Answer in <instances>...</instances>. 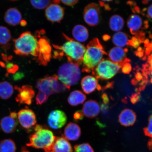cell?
<instances>
[{
  "label": "cell",
  "mask_w": 152,
  "mask_h": 152,
  "mask_svg": "<svg viewBox=\"0 0 152 152\" xmlns=\"http://www.w3.org/2000/svg\"><path fill=\"white\" fill-rule=\"evenodd\" d=\"M136 120L135 113L132 110L129 109L123 110L119 116V123L124 126H132L135 123Z\"/></svg>",
  "instance_id": "19"
},
{
  "label": "cell",
  "mask_w": 152,
  "mask_h": 152,
  "mask_svg": "<svg viewBox=\"0 0 152 152\" xmlns=\"http://www.w3.org/2000/svg\"><path fill=\"white\" fill-rule=\"evenodd\" d=\"M18 117L21 125L26 130L35 126L37 124V121L35 113L28 107L19 111Z\"/></svg>",
  "instance_id": "10"
},
{
  "label": "cell",
  "mask_w": 152,
  "mask_h": 152,
  "mask_svg": "<svg viewBox=\"0 0 152 152\" xmlns=\"http://www.w3.org/2000/svg\"><path fill=\"white\" fill-rule=\"evenodd\" d=\"M0 125L4 132L7 134H11L16 131L17 122L16 119L13 118L9 116L3 118L1 120Z\"/></svg>",
  "instance_id": "21"
},
{
  "label": "cell",
  "mask_w": 152,
  "mask_h": 152,
  "mask_svg": "<svg viewBox=\"0 0 152 152\" xmlns=\"http://www.w3.org/2000/svg\"><path fill=\"white\" fill-rule=\"evenodd\" d=\"M35 132L29 137V142L26 145L37 149H43L46 152L52 147L56 137L50 130L40 125L34 128Z\"/></svg>",
  "instance_id": "4"
},
{
  "label": "cell",
  "mask_w": 152,
  "mask_h": 152,
  "mask_svg": "<svg viewBox=\"0 0 152 152\" xmlns=\"http://www.w3.org/2000/svg\"><path fill=\"white\" fill-rule=\"evenodd\" d=\"M57 75L59 80L69 90L71 87L77 84L80 79V70L79 66L68 62L60 66Z\"/></svg>",
  "instance_id": "5"
},
{
  "label": "cell",
  "mask_w": 152,
  "mask_h": 152,
  "mask_svg": "<svg viewBox=\"0 0 152 152\" xmlns=\"http://www.w3.org/2000/svg\"><path fill=\"white\" fill-rule=\"evenodd\" d=\"M16 146L11 139H5L0 142V152H16Z\"/></svg>",
  "instance_id": "28"
},
{
  "label": "cell",
  "mask_w": 152,
  "mask_h": 152,
  "mask_svg": "<svg viewBox=\"0 0 152 152\" xmlns=\"http://www.w3.org/2000/svg\"><path fill=\"white\" fill-rule=\"evenodd\" d=\"M40 32L34 35L30 31L22 33L18 38L13 39L14 52L19 56L34 57L39 63L40 58Z\"/></svg>",
  "instance_id": "1"
},
{
  "label": "cell",
  "mask_w": 152,
  "mask_h": 152,
  "mask_svg": "<svg viewBox=\"0 0 152 152\" xmlns=\"http://www.w3.org/2000/svg\"><path fill=\"white\" fill-rule=\"evenodd\" d=\"M75 152H94V149L88 143H83L76 145L74 147Z\"/></svg>",
  "instance_id": "30"
},
{
  "label": "cell",
  "mask_w": 152,
  "mask_h": 152,
  "mask_svg": "<svg viewBox=\"0 0 152 152\" xmlns=\"http://www.w3.org/2000/svg\"><path fill=\"white\" fill-rule=\"evenodd\" d=\"M124 25V20L122 17L119 15H114L110 19V27L114 31H120Z\"/></svg>",
  "instance_id": "26"
},
{
  "label": "cell",
  "mask_w": 152,
  "mask_h": 152,
  "mask_svg": "<svg viewBox=\"0 0 152 152\" xmlns=\"http://www.w3.org/2000/svg\"><path fill=\"white\" fill-rule=\"evenodd\" d=\"M126 52V51L122 48L114 47L111 49L109 53L110 60L122 67L128 60L127 58Z\"/></svg>",
  "instance_id": "13"
},
{
  "label": "cell",
  "mask_w": 152,
  "mask_h": 152,
  "mask_svg": "<svg viewBox=\"0 0 152 152\" xmlns=\"http://www.w3.org/2000/svg\"><path fill=\"white\" fill-rule=\"evenodd\" d=\"M100 10L97 4L91 3L85 7L83 17L85 21L88 25H97L100 20Z\"/></svg>",
  "instance_id": "8"
},
{
  "label": "cell",
  "mask_w": 152,
  "mask_h": 152,
  "mask_svg": "<svg viewBox=\"0 0 152 152\" xmlns=\"http://www.w3.org/2000/svg\"><path fill=\"white\" fill-rule=\"evenodd\" d=\"M151 70H152V58H151Z\"/></svg>",
  "instance_id": "41"
},
{
  "label": "cell",
  "mask_w": 152,
  "mask_h": 152,
  "mask_svg": "<svg viewBox=\"0 0 152 152\" xmlns=\"http://www.w3.org/2000/svg\"><path fill=\"white\" fill-rule=\"evenodd\" d=\"M49 96L41 91L38 92L36 97V103L37 104H41L45 103L48 99Z\"/></svg>",
  "instance_id": "31"
},
{
  "label": "cell",
  "mask_w": 152,
  "mask_h": 152,
  "mask_svg": "<svg viewBox=\"0 0 152 152\" xmlns=\"http://www.w3.org/2000/svg\"><path fill=\"white\" fill-rule=\"evenodd\" d=\"M142 19L139 15H131L127 21V26L132 33L139 30L142 26Z\"/></svg>",
  "instance_id": "24"
},
{
  "label": "cell",
  "mask_w": 152,
  "mask_h": 152,
  "mask_svg": "<svg viewBox=\"0 0 152 152\" xmlns=\"http://www.w3.org/2000/svg\"><path fill=\"white\" fill-rule=\"evenodd\" d=\"M21 25L22 26H25L26 24V22L25 20H22L21 21L20 23Z\"/></svg>",
  "instance_id": "39"
},
{
  "label": "cell",
  "mask_w": 152,
  "mask_h": 152,
  "mask_svg": "<svg viewBox=\"0 0 152 152\" xmlns=\"http://www.w3.org/2000/svg\"><path fill=\"white\" fill-rule=\"evenodd\" d=\"M113 41L116 47H124L130 43L128 37L126 34L123 32H118L113 36Z\"/></svg>",
  "instance_id": "27"
},
{
  "label": "cell",
  "mask_w": 152,
  "mask_h": 152,
  "mask_svg": "<svg viewBox=\"0 0 152 152\" xmlns=\"http://www.w3.org/2000/svg\"><path fill=\"white\" fill-rule=\"evenodd\" d=\"M81 86L83 91L87 94H91L100 87L96 77L91 75H87L83 78Z\"/></svg>",
  "instance_id": "18"
},
{
  "label": "cell",
  "mask_w": 152,
  "mask_h": 152,
  "mask_svg": "<svg viewBox=\"0 0 152 152\" xmlns=\"http://www.w3.org/2000/svg\"><path fill=\"white\" fill-rule=\"evenodd\" d=\"M66 41L62 45H53L56 50L54 52V58H60L65 56L68 62L80 66L82 64L86 47L80 43L64 35Z\"/></svg>",
  "instance_id": "2"
},
{
  "label": "cell",
  "mask_w": 152,
  "mask_h": 152,
  "mask_svg": "<svg viewBox=\"0 0 152 152\" xmlns=\"http://www.w3.org/2000/svg\"><path fill=\"white\" fill-rule=\"evenodd\" d=\"M7 73H15L18 69V65L9 63L7 65Z\"/></svg>",
  "instance_id": "33"
},
{
  "label": "cell",
  "mask_w": 152,
  "mask_h": 152,
  "mask_svg": "<svg viewBox=\"0 0 152 152\" xmlns=\"http://www.w3.org/2000/svg\"><path fill=\"white\" fill-rule=\"evenodd\" d=\"M60 2L59 1H54L45 9V16L49 21L59 23L63 18L64 9L59 5Z\"/></svg>",
  "instance_id": "9"
},
{
  "label": "cell",
  "mask_w": 152,
  "mask_h": 152,
  "mask_svg": "<svg viewBox=\"0 0 152 152\" xmlns=\"http://www.w3.org/2000/svg\"><path fill=\"white\" fill-rule=\"evenodd\" d=\"M148 145L149 149L152 150V138L151 140H150L149 142H148Z\"/></svg>",
  "instance_id": "38"
},
{
  "label": "cell",
  "mask_w": 152,
  "mask_h": 152,
  "mask_svg": "<svg viewBox=\"0 0 152 152\" xmlns=\"http://www.w3.org/2000/svg\"><path fill=\"white\" fill-rule=\"evenodd\" d=\"M10 116L12 118L15 119H16L18 118V114L15 112H11Z\"/></svg>",
  "instance_id": "37"
},
{
  "label": "cell",
  "mask_w": 152,
  "mask_h": 152,
  "mask_svg": "<svg viewBox=\"0 0 152 152\" xmlns=\"http://www.w3.org/2000/svg\"><path fill=\"white\" fill-rule=\"evenodd\" d=\"M147 12L148 17L152 20V4L148 7Z\"/></svg>",
  "instance_id": "36"
},
{
  "label": "cell",
  "mask_w": 152,
  "mask_h": 152,
  "mask_svg": "<svg viewBox=\"0 0 152 152\" xmlns=\"http://www.w3.org/2000/svg\"><path fill=\"white\" fill-rule=\"evenodd\" d=\"M61 2L66 5L73 6L77 4L78 1L77 0H68V1H61Z\"/></svg>",
  "instance_id": "35"
},
{
  "label": "cell",
  "mask_w": 152,
  "mask_h": 152,
  "mask_svg": "<svg viewBox=\"0 0 152 152\" xmlns=\"http://www.w3.org/2000/svg\"><path fill=\"white\" fill-rule=\"evenodd\" d=\"M46 152H73L71 144L63 136L56 137L52 147Z\"/></svg>",
  "instance_id": "14"
},
{
  "label": "cell",
  "mask_w": 152,
  "mask_h": 152,
  "mask_svg": "<svg viewBox=\"0 0 152 152\" xmlns=\"http://www.w3.org/2000/svg\"><path fill=\"white\" fill-rule=\"evenodd\" d=\"M144 130L146 136L152 138V115L149 117L148 125Z\"/></svg>",
  "instance_id": "32"
},
{
  "label": "cell",
  "mask_w": 152,
  "mask_h": 152,
  "mask_svg": "<svg viewBox=\"0 0 152 152\" xmlns=\"http://www.w3.org/2000/svg\"><path fill=\"white\" fill-rule=\"evenodd\" d=\"M37 87L39 91L49 96L69 90L65 85L59 81L58 76L56 75L46 76L38 80Z\"/></svg>",
  "instance_id": "6"
},
{
  "label": "cell",
  "mask_w": 152,
  "mask_h": 152,
  "mask_svg": "<svg viewBox=\"0 0 152 152\" xmlns=\"http://www.w3.org/2000/svg\"><path fill=\"white\" fill-rule=\"evenodd\" d=\"M106 54L99 40L96 38L92 39L87 45L83 56L82 71L86 73L92 72Z\"/></svg>",
  "instance_id": "3"
},
{
  "label": "cell",
  "mask_w": 152,
  "mask_h": 152,
  "mask_svg": "<svg viewBox=\"0 0 152 152\" xmlns=\"http://www.w3.org/2000/svg\"><path fill=\"white\" fill-rule=\"evenodd\" d=\"M64 137L66 140L75 141L80 137L81 130L80 127L76 124L70 122L64 129Z\"/></svg>",
  "instance_id": "17"
},
{
  "label": "cell",
  "mask_w": 152,
  "mask_h": 152,
  "mask_svg": "<svg viewBox=\"0 0 152 152\" xmlns=\"http://www.w3.org/2000/svg\"><path fill=\"white\" fill-rule=\"evenodd\" d=\"M121 66L111 61L102 60L92 72L98 79L107 80L112 78L119 72Z\"/></svg>",
  "instance_id": "7"
},
{
  "label": "cell",
  "mask_w": 152,
  "mask_h": 152,
  "mask_svg": "<svg viewBox=\"0 0 152 152\" xmlns=\"http://www.w3.org/2000/svg\"><path fill=\"white\" fill-rule=\"evenodd\" d=\"M67 121L65 113L59 110H54L51 112L48 117V123L53 129H60L63 127Z\"/></svg>",
  "instance_id": "12"
},
{
  "label": "cell",
  "mask_w": 152,
  "mask_h": 152,
  "mask_svg": "<svg viewBox=\"0 0 152 152\" xmlns=\"http://www.w3.org/2000/svg\"><path fill=\"white\" fill-rule=\"evenodd\" d=\"M4 20L9 25L15 26L20 23L22 20V15L18 9L12 7L7 10L5 12Z\"/></svg>",
  "instance_id": "16"
},
{
  "label": "cell",
  "mask_w": 152,
  "mask_h": 152,
  "mask_svg": "<svg viewBox=\"0 0 152 152\" xmlns=\"http://www.w3.org/2000/svg\"><path fill=\"white\" fill-rule=\"evenodd\" d=\"M54 1H31V4L35 8L39 9L47 8Z\"/></svg>",
  "instance_id": "29"
},
{
  "label": "cell",
  "mask_w": 152,
  "mask_h": 152,
  "mask_svg": "<svg viewBox=\"0 0 152 152\" xmlns=\"http://www.w3.org/2000/svg\"><path fill=\"white\" fill-rule=\"evenodd\" d=\"M86 99V96L81 91L75 90L70 94L68 102L70 105L75 106L82 104Z\"/></svg>",
  "instance_id": "22"
},
{
  "label": "cell",
  "mask_w": 152,
  "mask_h": 152,
  "mask_svg": "<svg viewBox=\"0 0 152 152\" xmlns=\"http://www.w3.org/2000/svg\"><path fill=\"white\" fill-rule=\"evenodd\" d=\"M100 108L99 104L96 101L89 100L83 104V115L88 118L96 117L99 114Z\"/></svg>",
  "instance_id": "15"
},
{
  "label": "cell",
  "mask_w": 152,
  "mask_h": 152,
  "mask_svg": "<svg viewBox=\"0 0 152 152\" xmlns=\"http://www.w3.org/2000/svg\"><path fill=\"white\" fill-rule=\"evenodd\" d=\"M12 85L8 82L4 81L0 83V98L1 99H8L14 93Z\"/></svg>",
  "instance_id": "25"
},
{
  "label": "cell",
  "mask_w": 152,
  "mask_h": 152,
  "mask_svg": "<svg viewBox=\"0 0 152 152\" xmlns=\"http://www.w3.org/2000/svg\"><path fill=\"white\" fill-rule=\"evenodd\" d=\"M74 118L76 120H80L83 118V115L81 111H78L74 114Z\"/></svg>",
  "instance_id": "34"
},
{
  "label": "cell",
  "mask_w": 152,
  "mask_h": 152,
  "mask_svg": "<svg viewBox=\"0 0 152 152\" xmlns=\"http://www.w3.org/2000/svg\"></svg>",
  "instance_id": "42"
},
{
  "label": "cell",
  "mask_w": 152,
  "mask_h": 152,
  "mask_svg": "<svg viewBox=\"0 0 152 152\" xmlns=\"http://www.w3.org/2000/svg\"><path fill=\"white\" fill-rule=\"evenodd\" d=\"M15 89L18 90V94L16 98V101L20 104H25L30 105L35 95V91L31 86L26 85L20 87L15 86Z\"/></svg>",
  "instance_id": "11"
},
{
  "label": "cell",
  "mask_w": 152,
  "mask_h": 152,
  "mask_svg": "<svg viewBox=\"0 0 152 152\" xmlns=\"http://www.w3.org/2000/svg\"><path fill=\"white\" fill-rule=\"evenodd\" d=\"M20 152H30L29 151H27V150L26 149V148L23 147L22 148L21 151Z\"/></svg>",
  "instance_id": "40"
},
{
  "label": "cell",
  "mask_w": 152,
  "mask_h": 152,
  "mask_svg": "<svg viewBox=\"0 0 152 152\" xmlns=\"http://www.w3.org/2000/svg\"><path fill=\"white\" fill-rule=\"evenodd\" d=\"M72 35L75 41L79 42L86 41L89 37L88 30L82 25L75 26L72 30Z\"/></svg>",
  "instance_id": "20"
},
{
  "label": "cell",
  "mask_w": 152,
  "mask_h": 152,
  "mask_svg": "<svg viewBox=\"0 0 152 152\" xmlns=\"http://www.w3.org/2000/svg\"><path fill=\"white\" fill-rule=\"evenodd\" d=\"M11 38L10 30L6 26H0V45L5 50L10 48L9 43Z\"/></svg>",
  "instance_id": "23"
}]
</instances>
